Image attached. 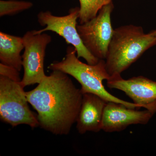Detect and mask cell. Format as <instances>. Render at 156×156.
I'll return each mask as SVG.
<instances>
[{"label": "cell", "instance_id": "1", "mask_svg": "<svg viewBox=\"0 0 156 156\" xmlns=\"http://www.w3.org/2000/svg\"><path fill=\"white\" fill-rule=\"evenodd\" d=\"M26 94L37 113L39 127L55 135L69 134L76 122L83 94L67 74L53 70Z\"/></svg>", "mask_w": 156, "mask_h": 156}, {"label": "cell", "instance_id": "2", "mask_svg": "<svg viewBox=\"0 0 156 156\" xmlns=\"http://www.w3.org/2000/svg\"><path fill=\"white\" fill-rule=\"evenodd\" d=\"M156 45L153 30L145 34L141 27L131 24L115 29L105 58L109 74L110 76L121 75L146 51Z\"/></svg>", "mask_w": 156, "mask_h": 156}, {"label": "cell", "instance_id": "3", "mask_svg": "<svg viewBox=\"0 0 156 156\" xmlns=\"http://www.w3.org/2000/svg\"><path fill=\"white\" fill-rule=\"evenodd\" d=\"M65 58L60 62H53L48 66L51 70H58L72 76L80 84L83 94L92 93L99 96L107 102L122 104L133 109L142 108L139 105L122 100L110 94L104 86V80L110 77L104 59H100L97 64L90 65L79 60L76 50L73 46H68Z\"/></svg>", "mask_w": 156, "mask_h": 156}, {"label": "cell", "instance_id": "4", "mask_svg": "<svg viewBox=\"0 0 156 156\" xmlns=\"http://www.w3.org/2000/svg\"><path fill=\"white\" fill-rule=\"evenodd\" d=\"M24 87L20 82L0 76V118L13 127L25 125L39 127L37 115L30 108Z\"/></svg>", "mask_w": 156, "mask_h": 156}, {"label": "cell", "instance_id": "5", "mask_svg": "<svg viewBox=\"0 0 156 156\" xmlns=\"http://www.w3.org/2000/svg\"><path fill=\"white\" fill-rule=\"evenodd\" d=\"M37 17L39 24L46 27L40 30H34L35 34H42L48 31L54 32L63 37L67 44L75 48L78 58H83L90 65L97 64L100 60L87 50L78 33L77 25L80 17V8H72L68 14L64 16H55L47 11H41Z\"/></svg>", "mask_w": 156, "mask_h": 156}, {"label": "cell", "instance_id": "6", "mask_svg": "<svg viewBox=\"0 0 156 156\" xmlns=\"http://www.w3.org/2000/svg\"><path fill=\"white\" fill-rule=\"evenodd\" d=\"M112 2L104 6L97 16L83 24L77 25L82 41L90 53L99 59H105L114 30L112 27Z\"/></svg>", "mask_w": 156, "mask_h": 156}, {"label": "cell", "instance_id": "7", "mask_svg": "<svg viewBox=\"0 0 156 156\" xmlns=\"http://www.w3.org/2000/svg\"><path fill=\"white\" fill-rule=\"evenodd\" d=\"M24 53L22 66L24 74L21 80L23 87L39 84L46 77L44 69L46 50L52 41L48 34H35L34 30L27 32L22 37Z\"/></svg>", "mask_w": 156, "mask_h": 156}, {"label": "cell", "instance_id": "8", "mask_svg": "<svg viewBox=\"0 0 156 156\" xmlns=\"http://www.w3.org/2000/svg\"><path fill=\"white\" fill-rule=\"evenodd\" d=\"M108 87L125 92L134 103L156 113V82L139 76L125 80L121 75L111 76Z\"/></svg>", "mask_w": 156, "mask_h": 156}, {"label": "cell", "instance_id": "9", "mask_svg": "<svg viewBox=\"0 0 156 156\" xmlns=\"http://www.w3.org/2000/svg\"><path fill=\"white\" fill-rule=\"evenodd\" d=\"M155 113L149 110H136L122 104L107 102L104 111L101 130L108 133L123 131L132 125H145Z\"/></svg>", "mask_w": 156, "mask_h": 156}, {"label": "cell", "instance_id": "10", "mask_svg": "<svg viewBox=\"0 0 156 156\" xmlns=\"http://www.w3.org/2000/svg\"><path fill=\"white\" fill-rule=\"evenodd\" d=\"M107 101L92 93L83 94L82 104L76 120L80 134L88 131L98 132L101 130L105 108Z\"/></svg>", "mask_w": 156, "mask_h": 156}, {"label": "cell", "instance_id": "11", "mask_svg": "<svg viewBox=\"0 0 156 156\" xmlns=\"http://www.w3.org/2000/svg\"><path fill=\"white\" fill-rule=\"evenodd\" d=\"M24 49L22 37L0 32V60L1 63L22 69L21 51Z\"/></svg>", "mask_w": 156, "mask_h": 156}, {"label": "cell", "instance_id": "12", "mask_svg": "<svg viewBox=\"0 0 156 156\" xmlns=\"http://www.w3.org/2000/svg\"><path fill=\"white\" fill-rule=\"evenodd\" d=\"M80 3V24H83L97 16L104 6L112 2V0H79Z\"/></svg>", "mask_w": 156, "mask_h": 156}, {"label": "cell", "instance_id": "13", "mask_svg": "<svg viewBox=\"0 0 156 156\" xmlns=\"http://www.w3.org/2000/svg\"><path fill=\"white\" fill-rule=\"evenodd\" d=\"M33 4L26 1L9 0L0 1V16H11L30 9Z\"/></svg>", "mask_w": 156, "mask_h": 156}, {"label": "cell", "instance_id": "14", "mask_svg": "<svg viewBox=\"0 0 156 156\" xmlns=\"http://www.w3.org/2000/svg\"><path fill=\"white\" fill-rule=\"evenodd\" d=\"M19 72L15 68L0 63V76L9 78L15 82H20L22 80L20 79Z\"/></svg>", "mask_w": 156, "mask_h": 156}, {"label": "cell", "instance_id": "15", "mask_svg": "<svg viewBox=\"0 0 156 156\" xmlns=\"http://www.w3.org/2000/svg\"><path fill=\"white\" fill-rule=\"evenodd\" d=\"M154 34H155L156 35V30H154Z\"/></svg>", "mask_w": 156, "mask_h": 156}]
</instances>
